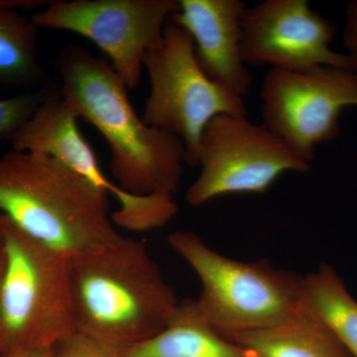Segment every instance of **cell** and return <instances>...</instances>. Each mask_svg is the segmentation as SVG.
I'll use <instances>...</instances> for the list:
<instances>
[{"label": "cell", "instance_id": "cell-1", "mask_svg": "<svg viewBox=\"0 0 357 357\" xmlns=\"http://www.w3.org/2000/svg\"><path fill=\"white\" fill-rule=\"evenodd\" d=\"M58 70L61 96L109 144L116 185L136 196L174 197L187 164L184 142L143 121L109 61L72 45L61 52Z\"/></svg>", "mask_w": 357, "mask_h": 357}, {"label": "cell", "instance_id": "cell-2", "mask_svg": "<svg viewBox=\"0 0 357 357\" xmlns=\"http://www.w3.org/2000/svg\"><path fill=\"white\" fill-rule=\"evenodd\" d=\"M77 332L122 351L161 332L181 301L139 239L70 258Z\"/></svg>", "mask_w": 357, "mask_h": 357}, {"label": "cell", "instance_id": "cell-3", "mask_svg": "<svg viewBox=\"0 0 357 357\" xmlns=\"http://www.w3.org/2000/svg\"><path fill=\"white\" fill-rule=\"evenodd\" d=\"M0 213L69 258L122 236L109 215V195L44 155L11 150L0 156Z\"/></svg>", "mask_w": 357, "mask_h": 357}, {"label": "cell", "instance_id": "cell-4", "mask_svg": "<svg viewBox=\"0 0 357 357\" xmlns=\"http://www.w3.org/2000/svg\"><path fill=\"white\" fill-rule=\"evenodd\" d=\"M167 241L198 277L202 292L197 305L223 337L275 325L304 301V276L267 260L232 259L189 230L174 231Z\"/></svg>", "mask_w": 357, "mask_h": 357}, {"label": "cell", "instance_id": "cell-5", "mask_svg": "<svg viewBox=\"0 0 357 357\" xmlns=\"http://www.w3.org/2000/svg\"><path fill=\"white\" fill-rule=\"evenodd\" d=\"M6 243L0 288V354L53 349L77 332L70 258L21 231L0 213Z\"/></svg>", "mask_w": 357, "mask_h": 357}, {"label": "cell", "instance_id": "cell-6", "mask_svg": "<svg viewBox=\"0 0 357 357\" xmlns=\"http://www.w3.org/2000/svg\"><path fill=\"white\" fill-rule=\"evenodd\" d=\"M143 67L150 91L141 117L184 142L188 165L197 166L202 136L215 117L248 116L244 98L204 74L191 35L171 20L159 43L148 51Z\"/></svg>", "mask_w": 357, "mask_h": 357}, {"label": "cell", "instance_id": "cell-7", "mask_svg": "<svg viewBox=\"0 0 357 357\" xmlns=\"http://www.w3.org/2000/svg\"><path fill=\"white\" fill-rule=\"evenodd\" d=\"M197 166L201 171L185 194L192 206L227 195L264 194L283 174L311 170L264 124L230 114L218 115L204 129Z\"/></svg>", "mask_w": 357, "mask_h": 357}, {"label": "cell", "instance_id": "cell-8", "mask_svg": "<svg viewBox=\"0 0 357 357\" xmlns=\"http://www.w3.org/2000/svg\"><path fill=\"white\" fill-rule=\"evenodd\" d=\"M178 8V0H54L31 20L38 28L76 33L95 43L132 89L140 84L145 56Z\"/></svg>", "mask_w": 357, "mask_h": 357}, {"label": "cell", "instance_id": "cell-9", "mask_svg": "<svg viewBox=\"0 0 357 357\" xmlns=\"http://www.w3.org/2000/svg\"><path fill=\"white\" fill-rule=\"evenodd\" d=\"M260 98L262 124L312 164L316 147L340 134L344 109L357 107V70L333 66L269 70Z\"/></svg>", "mask_w": 357, "mask_h": 357}, {"label": "cell", "instance_id": "cell-10", "mask_svg": "<svg viewBox=\"0 0 357 357\" xmlns=\"http://www.w3.org/2000/svg\"><path fill=\"white\" fill-rule=\"evenodd\" d=\"M76 110L60 93H52L10 138L13 150L57 160L119 204L112 213L114 225L130 231L161 229L178 213L173 196H136L107 177L95 151L77 126Z\"/></svg>", "mask_w": 357, "mask_h": 357}, {"label": "cell", "instance_id": "cell-11", "mask_svg": "<svg viewBox=\"0 0 357 357\" xmlns=\"http://www.w3.org/2000/svg\"><path fill=\"white\" fill-rule=\"evenodd\" d=\"M243 56L248 66L301 70L333 66L357 70L354 59L331 48L335 28L307 0H264L241 18Z\"/></svg>", "mask_w": 357, "mask_h": 357}, {"label": "cell", "instance_id": "cell-12", "mask_svg": "<svg viewBox=\"0 0 357 357\" xmlns=\"http://www.w3.org/2000/svg\"><path fill=\"white\" fill-rule=\"evenodd\" d=\"M171 20L194 41L199 67L211 79L236 95L248 96L253 76L243 56L241 0H178Z\"/></svg>", "mask_w": 357, "mask_h": 357}, {"label": "cell", "instance_id": "cell-13", "mask_svg": "<svg viewBox=\"0 0 357 357\" xmlns=\"http://www.w3.org/2000/svg\"><path fill=\"white\" fill-rule=\"evenodd\" d=\"M252 357H351L306 300L279 323L225 337Z\"/></svg>", "mask_w": 357, "mask_h": 357}, {"label": "cell", "instance_id": "cell-14", "mask_svg": "<svg viewBox=\"0 0 357 357\" xmlns=\"http://www.w3.org/2000/svg\"><path fill=\"white\" fill-rule=\"evenodd\" d=\"M121 357H252L206 321L196 299L181 301L168 325Z\"/></svg>", "mask_w": 357, "mask_h": 357}, {"label": "cell", "instance_id": "cell-15", "mask_svg": "<svg viewBox=\"0 0 357 357\" xmlns=\"http://www.w3.org/2000/svg\"><path fill=\"white\" fill-rule=\"evenodd\" d=\"M38 29L31 18L11 7L8 0H0V84L28 88L41 81Z\"/></svg>", "mask_w": 357, "mask_h": 357}, {"label": "cell", "instance_id": "cell-16", "mask_svg": "<svg viewBox=\"0 0 357 357\" xmlns=\"http://www.w3.org/2000/svg\"><path fill=\"white\" fill-rule=\"evenodd\" d=\"M304 297L335 333L351 357H357V300L328 264L304 277Z\"/></svg>", "mask_w": 357, "mask_h": 357}, {"label": "cell", "instance_id": "cell-17", "mask_svg": "<svg viewBox=\"0 0 357 357\" xmlns=\"http://www.w3.org/2000/svg\"><path fill=\"white\" fill-rule=\"evenodd\" d=\"M52 93L41 88L0 100V139H10Z\"/></svg>", "mask_w": 357, "mask_h": 357}, {"label": "cell", "instance_id": "cell-18", "mask_svg": "<svg viewBox=\"0 0 357 357\" xmlns=\"http://www.w3.org/2000/svg\"><path fill=\"white\" fill-rule=\"evenodd\" d=\"M53 357H121V351L76 332L53 347Z\"/></svg>", "mask_w": 357, "mask_h": 357}, {"label": "cell", "instance_id": "cell-19", "mask_svg": "<svg viewBox=\"0 0 357 357\" xmlns=\"http://www.w3.org/2000/svg\"><path fill=\"white\" fill-rule=\"evenodd\" d=\"M342 43L347 55L357 66V0H352L345 10V24Z\"/></svg>", "mask_w": 357, "mask_h": 357}, {"label": "cell", "instance_id": "cell-20", "mask_svg": "<svg viewBox=\"0 0 357 357\" xmlns=\"http://www.w3.org/2000/svg\"><path fill=\"white\" fill-rule=\"evenodd\" d=\"M0 357H53V349H35L18 352H2Z\"/></svg>", "mask_w": 357, "mask_h": 357}, {"label": "cell", "instance_id": "cell-21", "mask_svg": "<svg viewBox=\"0 0 357 357\" xmlns=\"http://www.w3.org/2000/svg\"><path fill=\"white\" fill-rule=\"evenodd\" d=\"M7 263V251L6 238H4L3 231L0 227V288H1L2 281H3L4 274H6Z\"/></svg>", "mask_w": 357, "mask_h": 357}]
</instances>
